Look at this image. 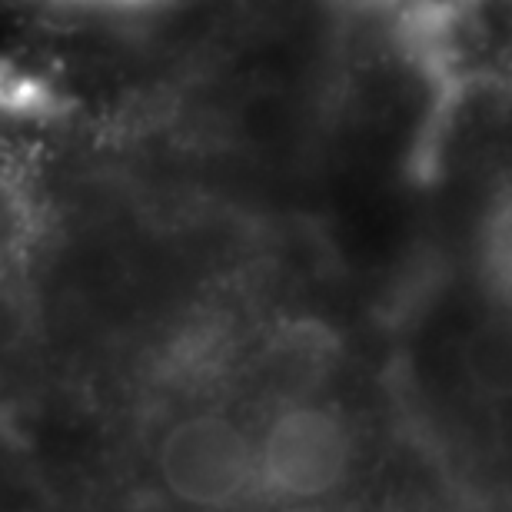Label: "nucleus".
<instances>
[{"label":"nucleus","mask_w":512,"mask_h":512,"mask_svg":"<svg viewBox=\"0 0 512 512\" xmlns=\"http://www.w3.org/2000/svg\"><path fill=\"white\" fill-rule=\"evenodd\" d=\"M353 439L336 413L320 406L286 409L256 443V476L276 496L323 499L350 473Z\"/></svg>","instance_id":"1"},{"label":"nucleus","mask_w":512,"mask_h":512,"mask_svg":"<svg viewBox=\"0 0 512 512\" xmlns=\"http://www.w3.org/2000/svg\"><path fill=\"white\" fill-rule=\"evenodd\" d=\"M163 476L183 499L223 503L256 479V446L227 416L187 419L163 443Z\"/></svg>","instance_id":"2"},{"label":"nucleus","mask_w":512,"mask_h":512,"mask_svg":"<svg viewBox=\"0 0 512 512\" xmlns=\"http://www.w3.org/2000/svg\"><path fill=\"white\" fill-rule=\"evenodd\" d=\"M463 373L486 399H512V310L486 313L463 340Z\"/></svg>","instance_id":"3"},{"label":"nucleus","mask_w":512,"mask_h":512,"mask_svg":"<svg viewBox=\"0 0 512 512\" xmlns=\"http://www.w3.org/2000/svg\"><path fill=\"white\" fill-rule=\"evenodd\" d=\"M499 253H503V256H512V213H509L506 223H503V237H499ZM503 270H506V276L512 280V260H503Z\"/></svg>","instance_id":"4"}]
</instances>
